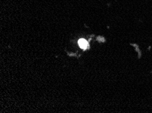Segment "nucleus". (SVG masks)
Returning a JSON list of instances; mask_svg holds the SVG:
<instances>
[{"label": "nucleus", "instance_id": "obj_1", "mask_svg": "<svg viewBox=\"0 0 152 113\" xmlns=\"http://www.w3.org/2000/svg\"><path fill=\"white\" fill-rule=\"evenodd\" d=\"M78 43H79V45L80 46V48L83 49V50H86V49L89 47V44H88V42L84 39H79Z\"/></svg>", "mask_w": 152, "mask_h": 113}]
</instances>
